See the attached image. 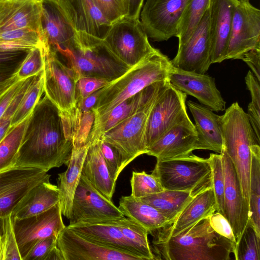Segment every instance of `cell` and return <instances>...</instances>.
Here are the masks:
<instances>
[{"mask_svg":"<svg viewBox=\"0 0 260 260\" xmlns=\"http://www.w3.org/2000/svg\"><path fill=\"white\" fill-rule=\"evenodd\" d=\"M103 40L112 53L130 68L157 50L149 42L139 19L127 16L112 23Z\"/></svg>","mask_w":260,"mask_h":260,"instance_id":"52a82bcc","label":"cell"},{"mask_svg":"<svg viewBox=\"0 0 260 260\" xmlns=\"http://www.w3.org/2000/svg\"><path fill=\"white\" fill-rule=\"evenodd\" d=\"M50 177L34 168L13 167L0 172V218L12 215L31 189Z\"/></svg>","mask_w":260,"mask_h":260,"instance_id":"5bb4252c","label":"cell"},{"mask_svg":"<svg viewBox=\"0 0 260 260\" xmlns=\"http://www.w3.org/2000/svg\"><path fill=\"white\" fill-rule=\"evenodd\" d=\"M249 218L260 234V147L250 146Z\"/></svg>","mask_w":260,"mask_h":260,"instance_id":"d590c367","label":"cell"},{"mask_svg":"<svg viewBox=\"0 0 260 260\" xmlns=\"http://www.w3.org/2000/svg\"><path fill=\"white\" fill-rule=\"evenodd\" d=\"M220 154L224 176L225 217L232 226L237 242L249 218V204L243 195L234 165L224 148Z\"/></svg>","mask_w":260,"mask_h":260,"instance_id":"ac0fdd59","label":"cell"},{"mask_svg":"<svg viewBox=\"0 0 260 260\" xmlns=\"http://www.w3.org/2000/svg\"><path fill=\"white\" fill-rule=\"evenodd\" d=\"M30 115L18 124L11 126L1 141L0 172L14 167Z\"/></svg>","mask_w":260,"mask_h":260,"instance_id":"74e56055","label":"cell"},{"mask_svg":"<svg viewBox=\"0 0 260 260\" xmlns=\"http://www.w3.org/2000/svg\"><path fill=\"white\" fill-rule=\"evenodd\" d=\"M193 197L189 192L164 189L159 192L139 199L159 211L167 219L169 223Z\"/></svg>","mask_w":260,"mask_h":260,"instance_id":"d6a6232c","label":"cell"},{"mask_svg":"<svg viewBox=\"0 0 260 260\" xmlns=\"http://www.w3.org/2000/svg\"><path fill=\"white\" fill-rule=\"evenodd\" d=\"M91 142L80 146H73L70 159L66 171L58 174L59 204L62 214L68 219L72 216L73 201L82 173L83 165Z\"/></svg>","mask_w":260,"mask_h":260,"instance_id":"f1b7e54d","label":"cell"},{"mask_svg":"<svg viewBox=\"0 0 260 260\" xmlns=\"http://www.w3.org/2000/svg\"><path fill=\"white\" fill-rule=\"evenodd\" d=\"M59 203L47 211L30 217L17 218L12 216L13 225L22 260L38 241L58 235L66 226Z\"/></svg>","mask_w":260,"mask_h":260,"instance_id":"7c38bea8","label":"cell"},{"mask_svg":"<svg viewBox=\"0 0 260 260\" xmlns=\"http://www.w3.org/2000/svg\"><path fill=\"white\" fill-rule=\"evenodd\" d=\"M98 141L104 160L113 180L116 182L122 172L121 159L116 149L101 138Z\"/></svg>","mask_w":260,"mask_h":260,"instance_id":"c3c4849f","label":"cell"},{"mask_svg":"<svg viewBox=\"0 0 260 260\" xmlns=\"http://www.w3.org/2000/svg\"><path fill=\"white\" fill-rule=\"evenodd\" d=\"M95 1L111 24L128 15L129 0Z\"/></svg>","mask_w":260,"mask_h":260,"instance_id":"bcb514c9","label":"cell"},{"mask_svg":"<svg viewBox=\"0 0 260 260\" xmlns=\"http://www.w3.org/2000/svg\"><path fill=\"white\" fill-rule=\"evenodd\" d=\"M186 98V94L171 84L160 95L148 119L145 136L147 150L173 125L188 116Z\"/></svg>","mask_w":260,"mask_h":260,"instance_id":"4fadbf2b","label":"cell"},{"mask_svg":"<svg viewBox=\"0 0 260 260\" xmlns=\"http://www.w3.org/2000/svg\"><path fill=\"white\" fill-rule=\"evenodd\" d=\"M56 236H52L38 241L30 249L24 260H46L51 250L57 246Z\"/></svg>","mask_w":260,"mask_h":260,"instance_id":"816d5d0a","label":"cell"},{"mask_svg":"<svg viewBox=\"0 0 260 260\" xmlns=\"http://www.w3.org/2000/svg\"><path fill=\"white\" fill-rule=\"evenodd\" d=\"M118 207L125 216L143 226L148 234H151L169 222L155 208L131 195L122 196Z\"/></svg>","mask_w":260,"mask_h":260,"instance_id":"1f68e13d","label":"cell"},{"mask_svg":"<svg viewBox=\"0 0 260 260\" xmlns=\"http://www.w3.org/2000/svg\"><path fill=\"white\" fill-rule=\"evenodd\" d=\"M30 1H38V2H41V0H30Z\"/></svg>","mask_w":260,"mask_h":260,"instance_id":"be15d7a7","label":"cell"},{"mask_svg":"<svg viewBox=\"0 0 260 260\" xmlns=\"http://www.w3.org/2000/svg\"><path fill=\"white\" fill-rule=\"evenodd\" d=\"M152 174L164 189L183 191L195 196L212 186V174L208 159L192 153L184 157L157 160Z\"/></svg>","mask_w":260,"mask_h":260,"instance_id":"8992f818","label":"cell"},{"mask_svg":"<svg viewBox=\"0 0 260 260\" xmlns=\"http://www.w3.org/2000/svg\"><path fill=\"white\" fill-rule=\"evenodd\" d=\"M259 242L260 234L249 218L241 237L236 243L233 251L235 259L259 260Z\"/></svg>","mask_w":260,"mask_h":260,"instance_id":"ab89813d","label":"cell"},{"mask_svg":"<svg viewBox=\"0 0 260 260\" xmlns=\"http://www.w3.org/2000/svg\"><path fill=\"white\" fill-rule=\"evenodd\" d=\"M76 80L92 77L115 80L131 68L118 59L103 40L86 33L76 31L73 42L61 52Z\"/></svg>","mask_w":260,"mask_h":260,"instance_id":"277c9868","label":"cell"},{"mask_svg":"<svg viewBox=\"0 0 260 260\" xmlns=\"http://www.w3.org/2000/svg\"><path fill=\"white\" fill-rule=\"evenodd\" d=\"M187 0H147L141 22L148 37L155 41L176 36Z\"/></svg>","mask_w":260,"mask_h":260,"instance_id":"9a60e30c","label":"cell"},{"mask_svg":"<svg viewBox=\"0 0 260 260\" xmlns=\"http://www.w3.org/2000/svg\"><path fill=\"white\" fill-rule=\"evenodd\" d=\"M215 211L216 200L211 186L194 196L172 222L152 233L153 240L175 236Z\"/></svg>","mask_w":260,"mask_h":260,"instance_id":"603a6c76","label":"cell"},{"mask_svg":"<svg viewBox=\"0 0 260 260\" xmlns=\"http://www.w3.org/2000/svg\"><path fill=\"white\" fill-rule=\"evenodd\" d=\"M160 95L142 106L133 115L101 137L119 152L121 159L122 171L136 157L146 153L145 136L148 119L152 108Z\"/></svg>","mask_w":260,"mask_h":260,"instance_id":"ba28073f","label":"cell"},{"mask_svg":"<svg viewBox=\"0 0 260 260\" xmlns=\"http://www.w3.org/2000/svg\"><path fill=\"white\" fill-rule=\"evenodd\" d=\"M209 221L211 227L216 233L236 244L233 229L224 216L215 211L209 216Z\"/></svg>","mask_w":260,"mask_h":260,"instance_id":"f5cc1de1","label":"cell"},{"mask_svg":"<svg viewBox=\"0 0 260 260\" xmlns=\"http://www.w3.org/2000/svg\"><path fill=\"white\" fill-rule=\"evenodd\" d=\"M124 216L112 200L81 175L73 198L69 224L116 219Z\"/></svg>","mask_w":260,"mask_h":260,"instance_id":"8fae6325","label":"cell"},{"mask_svg":"<svg viewBox=\"0 0 260 260\" xmlns=\"http://www.w3.org/2000/svg\"><path fill=\"white\" fill-rule=\"evenodd\" d=\"M187 105L195 121L197 134L195 149L209 150L220 153L223 148L220 116L212 110L194 102L188 101Z\"/></svg>","mask_w":260,"mask_h":260,"instance_id":"4316f807","label":"cell"},{"mask_svg":"<svg viewBox=\"0 0 260 260\" xmlns=\"http://www.w3.org/2000/svg\"><path fill=\"white\" fill-rule=\"evenodd\" d=\"M168 80L175 88L196 98L201 104L211 110L219 112L225 110V102L216 87L214 78L172 66L168 74Z\"/></svg>","mask_w":260,"mask_h":260,"instance_id":"d6986e66","label":"cell"},{"mask_svg":"<svg viewBox=\"0 0 260 260\" xmlns=\"http://www.w3.org/2000/svg\"><path fill=\"white\" fill-rule=\"evenodd\" d=\"M44 57V91L61 113L76 106L75 79L72 71L58 58L57 52L42 42Z\"/></svg>","mask_w":260,"mask_h":260,"instance_id":"9c48e42d","label":"cell"},{"mask_svg":"<svg viewBox=\"0 0 260 260\" xmlns=\"http://www.w3.org/2000/svg\"><path fill=\"white\" fill-rule=\"evenodd\" d=\"M59 202L58 186L50 179L35 186L20 202L12 216L23 218L42 213Z\"/></svg>","mask_w":260,"mask_h":260,"instance_id":"4dcf8cb0","label":"cell"},{"mask_svg":"<svg viewBox=\"0 0 260 260\" xmlns=\"http://www.w3.org/2000/svg\"><path fill=\"white\" fill-rule=\"evenodd\" d=\"M24 81L22 80L16 82L0 95V118L21 87Z\"/></svg>","mask_w":260,"mask_h":260,"instance_id":"9f6ffc18","label":"cell"},{"mask_svg":"<svg viewBox=\"0 0 260 260\" xmlns=\"http://www.w3.org/2000/svg\"><path fill=\"white\" fill-rule=\"evenodd\" d=\"M110 82L101 78L85 77L77 80L76 84V101L85 99L106 86Z\"/></svg>","mask_w":260,"mask_h":260,"instance_id":"f907efd6","label":"cell"},{"mask_svg":"<svg viewBox=\"0 0 260 260\" xmlns=\"http://www.w3.org/2000/svg\"><path fill=\"white\" fill-rule=\"evenodd\" d=\"M251 69L252 73L260 82V48L252 49L244 53L239 58Z\"/></svg>","mask_w":260,"mask_h":260,"instance_id":"11a10c76","label":"cell"},{"mask_svg":"<svg viewBox=\"0 0 260 260\" xmlns=\"http://www.w3.org/2000/svg\"><path fill=\"white\" fill-rule=\"evenodd\" d=\"M255 48H260V10L249 0H239L234 9L225 59H239Z\"/></svg>","mask_w":260,"mask_h":260,"instance_id":"30bf717a","label":"cell"},{"mask_svg":"<svg viewBox=\"0 0 260 260\" xmlns=\"http://www.w3.org/2000/svg\"><path fill=\"white\" fill-rule=\"evenodd\" d=\"M210 0H187L178 26V47L189 38L209 7Z\"/></svg>","mask_w":260,"mask_h":260,"instance_id":"e575fe53","label":"cell"},{"mask_svg":"<svg viewBox=\"0 0 260 260\" xmlns=\"http://www.w3.org/2000/svg\"><path fill=\"white\" fill-rule=\"evenodd\" d=\"M44 70L35 76L13 115L11 126L23 121L31 113L44 91Z\"/></svg>","mask_w":260,"mask_h":260,"instance_id":"f35d334b","label":"cell"},{"mask_svg":"<svg viewBox=\"0 0 260 260\" xmlns=\"http://www.w3.org/2000/svg\"><path fill=\"white\" fill-rule=\"evenodd\" d=\"M239 0H210L211 63L225 60L234 9Z\"/></svg>","mask_w":260,"mask_h":260,"instance_id":"cb8c5ba5","label":"cell"},{"mask_svg":"<svg viewBox=\"0 0 260 260\" xmlns=\"http://www.w3.org/2000/svg\"><path fill=\"white\" fill-rule=\"evenodd\" d=\"M171 62L174 67L186 71L203 74L208 70L212 64L209 8L187 41L178 47Z\"/></svg>","mask_w":260,"mask_h":260,"instance_id":"2e32d148","label":"cell"},{"mask_svg":"<svg viewBox=\"0 0 260 260\" xmlns=\"http://www.w3.org/2000/svg\"><path fill=\"white\" fill-rule=\"evenodd\" d=\"M114 219L92 222H80L68 225L75 232L101 245L134 255L142 259L120 230Z\"/></svg>","mask_w":260,"mask_h":260,"instance_id":"83f0119b","label":"cell"},{"mask_svg":"<svg viewBox=\"0 0 260 260\" xmlns=\"http://www.w3.org/2000/svg\"><path fill=\"white\" fill-rule=\"evenodd\" d=\"M40 16V2L2 0L0 1V33L25 28L41 32Z\"/></svg>","mask_w":260,"mask_h":260,"instance_id":"484cf974","label":"cell"},{"mask_svg":"<svg viewBox=\"0 0 260 260\" xmlns=\"http://www.w3.org/2000/svg\"><path fill=\"white\" fill-rule=\"evenodd\" d=\"M29 51L0 50V84L16 75Z\"/></svg>","mask_w":260,"mask_h":260,"instance_id":"7bdbcfd3","label":"cell"},{"mask_svg":"<svg viewBox=\"0 0 260 260\" xmlns=\"http://www.w3.org/2000/svg\"><path fill=\"white\" fill-rule=\"evenodd\" d=\"M45 61L41 46L30 50L22 62L16 76L19 80H25L36 75L44 69Z\"/></svg>","mask_w":260,"mask_h":260,"instance_id":"ee69618b","label":"cell"},{"mask_svg":"<svg viewBox=\"0 0 260 260\" xmlns=\"http://www.w3.org/2000/svg\"><path fill=\"white\" fill-rule=\"evenodd\" d=\"M236 244L216 233L209 216L178 235L152 241L155 259L229 260Z\"/></svg>","mask_w":260,"mask_h":260,"instance_id":"7a4b0ae2","label":"cell"},{"mask_svg":"<svg viewBox=\"0 0 260 260\" xmlns=\"http://www.w3.org/2000/svg\"><path fill=\"white\" fill-rule=\"evenodd\" d=\"M76 31L103 40L112 24L95 0H57Z\"/></svg>","mask_w":260,"mask_h":260,"instance_id":"7402d4cb","label":"cell"},{"mask_svg":"<svg viewBox=\"0 0 260 260\" xmlns=\"http://www.w3.org/2000/svg\"><path fill=\"white\" fill-rule=\"evenodd\" d=\"M0 260H5V251L2 234L0 236Z\"/></svg>","mask_w":260,"mask_h":260,"instance_id":"94428289","label":"cell"},{"mask_svg":"<svg viewBox=\"0 0 260 260\" xmlns=\"http://www.w3.org/2000/svg\"><path fill=\"white\" fill-rule=\"evenodd\" d=\"M223 148L233 161L242 192L249 204L250 146L257 144L247 113L238 102L233 103L220 116Z\"/></svg>","mask_w":260,"mask_h":260,"instance_id":"5b68a950","label":"cell"},{"mask_svg":"<svg viewBox=\"0 0 260 260\" xmlns=\"http://www.w3.org/2000/svg\"><path fill=\"white\" fill-rule=\"evenodd\" d=\"M245 80L251 97V102L249 103L248 106L260 111V82L250 71L247 74Z\"/></svg>","mask_w":260,"mask_h":260,"instance_id":"db71d44e","label":"cell"},{"mask_svg":"<svg viewBox=\"0 0 260 260\" xmlns=\"http://www.w3.org/2000/svg\"><path fill=\"white\" fill-rule=\"evenodd\" d=\"M72 149L73 143L64 134L60 110L45 95L30 115L14 167L48 172L68 165Z\"/></svg>","mask_w":260,"mask_h":260,"instance_id":"6da1fadb","label":"cell"},{"mask_svg":"<svg viewBox=\"0 0 260 260\" xmlns=\"http://www.w3.org/2000/svg\"><path fill=\"white\" fill-rule=\"evenodd\" d=\"M2 1V0H0V1Z\"/></svg>","mask_w":260,"mask_h":260,"instance_id":"e7e4bbea","label":"cell"},{"mask_svg":"<svg viewBox=\"0 0 260 260\" xmlns=\"http://www.w3.org/2000/svg\"><path fill=\"white\" fill-rule=\"evenodd\" d=\"M81 175L98 191L112 200L116 182L112 178L98 141L91 142L83 165Z\"/></svg>","mask_w":260,"mask_h":260,"instance_id":"f546056e","label":"cell"},{"mask_svg":"<svg viewBox=\"0 0 260 260\" xmlns=\"http://www.w3.org/2000/svg\"><path fill=\"white\" fill-rule=\"evenodd\" d=\"M197 141L194 125L188 116L149 147L146 154L155 157L157 160L186 156L196 150Z\"/></svg>","mask_w":260,"mask_h":260,"instance_id":"44dd1931","label":"cell"},{"mask_svg":"<svg viewBox=\"0 0 260 260\" xmlns=\"http://www.w3.org/2000/svg\"><path fill=\"white\" fill-rule=\"evenodd\" d=\"M101 92V89H100L85 99L77 101L76 106L79 107L82 112L92 110L96 103Z\"/></svg>","mask_w":260,"mask_h":260,"instance_id":"6f0895ef","label":"cell"},{"mask_svg":"<svg viewBox=\"0 0 260 260\" xmlns=\"http://www.w3.org/2000/svg\"><path fill=\"white\" fill-rule=\"evenodd\" d=\"M63 260H140L134 255L101 245L66 226L57 238Z\"/></svg>","mask_w":260,"mask_h":260,"instance_id":"e0dca14e","label":"cell"},{"mask_svg":"<svg viewBox=\"0 0 260 260\" xmlns=\"http://www.w3.org/2000/svg\"><path fill=\"white\" fill-rule=\"evenodd\" d=\"M212 174V186L216 203V211L225 216L224 190V176L220 154L210 153L207 158Z\"/></svg>","mask_w":260,"mask_h":260,"instance_id":"b9f144b4","label":"cell"},{"mask_svg":"<svg viewBox=\"0 0 260 260\" xmlns=\"http://www.w3.org/2000/svg\"><path fill=\"white\" fill-rule=\"evenodd\" d=\"M3 232V219L0 218V236Z\"/></svg>","mask_w":260,"mask_h":260,"instance_id":"6125c7cd","label":"cell"},{"mask_svg":"<svg viewBox=\"0 0 260 260\" xmlns=\"http://www.w3.org/2000/svg\"><path fill=\"white\" fill-rule=\"evenodd\" d=\"M35 76L24 80V82L14 97L7 110L0 118V142L7 134L11 127L13 115L20 103L23 94L34 79Z\"/></svg>","mask_w":260,"mask_h":260,"instance_id":"7dc6e473","label":"cell"},{"mask_svg":"<svg viewBox=\"0 0 260 260\" xmlns=\"http://www.w3.org/2000/svg\"><path fill=\"white\" fill-rule=\"evenodd\" d=\"M19 80L16 75L9 80L0 84V95L9 88L12 84Z\"/></svg>","mask_w":260,"mask_h":260,"instance_id":"91938a15","label":"cell"},{"mask_svg":"<svg viewBox=\"0 0 260 260\" xmlns=\"http://www.w3.org/2000/svg\"><path fill=\"white\" fill-rule=\"evenodd\" d=\"M42 44L41 32L29 28L0 33V50L30 51Z\"/></svg>","mask_w":260,"mask_h":260,"instance_id":"8d00e7d4","label":"cell"},{"mask_svg":"<svg viewBox=\"0 0 260 260\" xmlns=\"http://www.w3.org/2000/svg\"><path fill=\"white\" fill-rule=\"evenodd\" d=\"M170 84L169 80L155 82L117 105L100 124L91 129L87 142H92L100 139L105 133L159 96Z\"/></svg>","mask_w":260,"mask_h":260,"instance_id":"d4e9b609","label":"cell"},{"mask_svg":"<svg viewBox=\"0 0 260 260\" xmlns=\"http://www.w3.org/2000/svg\"><path fill=\"white\" fill-rule=\"evenodd\" d=\"M2 219V236L5 251V260H22L13 229L12 215Z\"/></svg>","mask_w":260,"mask_h":260,"instance_id":"f6af8a7d","label":"cell"},{"mask_svg":"<svg viewBox=\"0 0 260 260\" xmlns=\"http://www.w3.org/2000/svg\"><path fill=\"white\" fill-rule=\"evenodd\" d=\"M113 221L142 260L155 259L148 241L149 234L145 228L126 216L114 219Z\"/></svg>","mask_w":260,"mask_h":260,"instance_id":"836d02e7","label":"cell"},{"mask_svg":"<svg viewBox=\"0 0 260 260\" xmlns=\"http://www.w3.org/2000/svg\"><path fill=\"white\" fill-rule=\"evenodd\" d=\"M172 66L168 56L157 49L151 55L101 88L92 109L95 118L92 128L100 124L115 107L126 99L155 82L168 80Z\"/></svg>","mask_w":260,"mask_h":260,"instance_id":"3957f363","label":"cell"},{"mask_svg":"<svg viewBox=\"0 0 260 260\" xmlns=\"http://www.w3.org/2000/svg\"><path fill=\"white\" fill-rule=\"evenodd\" d=\"M40 4L42 41L60 53L73 42L76 31L57 0H41Z\"/></svg>","mask_w":260,"mask_h":260,"instance_id":"ffe728a7","label":"cell"},{"mask_svg":"<svg viewBox=\"0 0 260 260\" xmlns=\"http://www.w3.org/2000/svg\"><path fill=\"white\" fill-rule=\"evenodd\" d=\"M131 196L140 199L164 190L158 179L152 173L133 171L130 180Z\"/></svg>","mask_w":260,"mask_h":260,"instance_id":"60d3db41","label":"cell"},{"mask_svg":"<svg viewBox=\"0 0 260 260\" xmlns=\"http://www.w3.org/2000/svg\"><path fill=\"white\" fill-rule=\"evenodd\" d=\"M144 0H129V11L127 17L139 19Z\"/></svg>","mask_w":260,"mask_h":260,"instance_id":"680465c9","label":"cell"},{"mask_svg":"<svg viewBox=\"0 0 260 260\" xmlns=\"http://www.w3.org/2000/svg\"><path fill=\"white\" fill-rule=\"evenodd\" d=\"M95 118L94 111L82 112L77 128L73 137V146L80 147L87 143Z\"/></svg>","mask_w":260,"mask_h":260,"instance_id":"681fc988","label":"cell"}]
</instances>
